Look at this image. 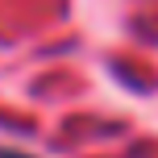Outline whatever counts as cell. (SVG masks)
<instances>
[{"mask_svg": "<svg viewBox=\"0 0 158 158\" xmlns=\"http://www.w3.org/2000/svg\"><path fill=\"white\" fill-rule=\"evenodd\" d=\"M0 158H29V154H21V150H0Z\"/></svg>", "mask_w": 158, "mask_h": 158, "instance_id": "6da1fadb", "label": "cell"}]
</instances>
